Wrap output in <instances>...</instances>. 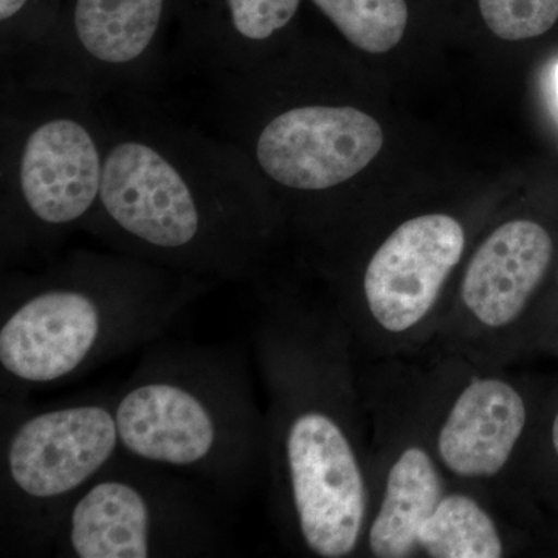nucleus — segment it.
Listing matches in <instances>:
<instances>
[{
    "instance_id": "1",
    "label": "nucleus",
    "mask_w": 558,
    "mask_h": 558,
    "mask_svg": "<svg viewBox=\"0 0 558 558\" xmlns=\"http://www.w3.org/2000/svg\"><path fill=\"white\" fill-rule=\"evenodd\" d=\"M354 343L337 312L270 301L255 329L266 389L270 506L290 548L317 558L362 556L373 508L368 410Z\"/></svg>"
},
{
    "instance_id": "2",
    "label": "nucleus",
    "mask_w": 558,
    "mask_h": 558,
    "mask_svg": "<svg viewBox=\"0 0 558 558\" xmlns=\"http://www.w3.org/2000/svg\"><path fill=\"white\" fill-rule=\"evenodd\" d=\"M105 124L100 202L83 230L110 250L208 282L255 278L271 219L240 150L157 117Z\"/></svg>"
},
{
    "instance_id": "3",
    "label": "nucleus",
    "mask_w": 558,
    "mask_h": 558,
    "mask_svg": "<svg viewBox=\"0 0 558 558\" xmlns=\"http://www.w3.org/2000/svg\"><path fill=\"white\" fill-rule=\"evenodd\" d=\"M207 288L116 250H75L43 269L3 274L2 388L78 379L156 340Z\"/></svg>"
},
{
    "instance_id": "4",
    "label": "nucleus",
    "mask_w": 558,
    "mask_h": 558,
    "mask_svg": "<svg viewBox=\"0 0 558 558\" xmlns=\"http://www.w3.org/2000/svg\"><path fill=\"white\" fill-rule=\"evenodd\" d=\"M113 399L128 457L197 476L229 498L264 470V414L230 349H153Z\"/></svg>"
},
{
    "instance_id": "5",
    "label": "nucleus",
    "mask_w": 558,
    "mask_h": 558,
    "mask_svg": "<svg viewBox=\"0 0 558 558\" xmlns=\"http://www.w3.org/2000/svg\"><path fill=\"white\" fill-rule=\"evenodd\" d=\"M3 113L2 263L83 230L100 202L106 124L95 100L22 87Z\"/></svg>"
},
{
    "instance_id": "6",
    "label": "nucleus",
    "mask_w": 558,
    "mask_h": 558,
    "mask_svg": "<svg viewBox=\"0 0 558 558\" xmlns=\"http://www.w3.org/2000/svg\"><path fill=\"white\" fill-rule=\"evenodd\" d=\"M121 453L113 396L13 413L3 407L2 553H51L72 502Z\"/></svg>"
},
{
    "instance_id": "7",
    "label": "nucleus",
    "mask_w": 558,
    "mask_h": 558,
    "mask_svg": "<svg viewBox=\"0 0 558 558\" xmlns=\"http://www.w3.org/2000/svg\"><path fill=\"white\" fill-rule=\"evenodd\" d=\"M222 529L199 488L121 453L72 502L51 553L65 558L216 556Z\"/></svg>"
},
{
    "instance_id": "8",
    "label": "nucleus",
    "mask_w": 558,
    "mask_h": 558,
    "mask_svg": "<svg viewBox=\"0 0 558 558\" xmlns=\"http://www.w3.org/2000/svg\"><path fill=\"white\" fill-rule=\"evenodd\" d=\"M468 250V231L446 213L414 216L371 253L337 314L354 348L377 357L417 354L435 339L449 282Z\"/></svg>"
},
{
    "instance_id": "9",
    "label": "nucleus",
    "mask_w": 558,
    "mask_h": 558,
    "mask_svg": "<svg viewBox=\"0 0 558 558\" xmlns=\"http://www.w3.org/2000/svg\"><path fill=\"white\" fill-rule=\"evenodd\" d=\"M433 349L410 366L429 444L453 486L508 508V484L531 429L527 392L506 366L470 362Z\"/></svg>"
},
{
    "instance_id": "10",
    "label": "nucleus",
    "mask_w": 558,
    "mask_h": 558,
    "mask_svg": "<svg viewBox=\"0 0 558 558\" xmlns=\"http://www.w3.org/2000/svg\"><path fill=\"white\" fill-rule=\"evenodd\" d=\"M178 0H61L16 61L22 87L97 100L156 65Z\"/></svg>"
},
{
    "instance_id": "11",
    "label": "nucleus",
    "mask_w": 558,
    "mask_h": 558,
    "mask_svg": "<svg viewBox=\"0 0 558 558\" xmlns=\"http://www.w3.org/2000/svg\"><path fill=\"white\" fill-rule=\"evenodd\" d=\"M407 365L362 380L373 428V508L362 556L417 557L418 532L451 483L429 444Z\"/></svg>"
},
{
    "instance_id": "12",
    "label": "nucleus",
    "mask_w": 558,
    "mask_h": 558,
    "mask_svg": "<svg viewBox=\"0 0 558 558\" xmlns=\"http://www.w3.org/2000/svg\"><path fill=\"white\" fill-rule=\"evenodd\" d=\"M240 150L263 182L296 193L339 189L368 168L384 132L354 106H292L260 121H216V134Z\"/></svg>"
},
{
    "instance_id": "13",
    "label": "nucleus",
    "mask_w": 558,
    "mask_h": 558,
    "mask_svg": "<svg viewBox=\"0 0 558 558\" xmlns=\"http://www.w3.org/2000/svg\"><path fill=\"white\" fill-rule=\"evenodd\" d=\"M303 0H178L190 47L208 70H248L260 46L299 16Z\"/></svg>"
},
{
    "instance_id": "14",
    "label": "nucleus",
    "mask_w": 558,
    "mask_h": 558,
    "mask_svg": "<svg viewBox=\"0 0 558 558\" xmlns=\"http://www.w3.org/2000/svg\"><path fill=\"white\" fill-rule=\"evenodd\" d=\"M510 542L501 505L451 484L418 532L417 557L501 558L509 556Z\"/></svg>"
},
{
    "instance_id": "15",
    "label": "nucleus",
    "mask_w": 558,
    "mask_h": 558,
    "mask_svg": "<svg viewBox=\"0 0 558 558\" xmlns=\"http://www.w3.org/2000/svg\"><path fill=\"white\" fill-rule=\"evenodd\" d=\"M352 46L385 53L403 39L411 21L410 0H311Z\"/></svg>"
},
{
    "instance_id": "16",
    "label": "nucleus",
    "mask_w": 558,
    "mask_h": 558,
    "mask_svg": "<svg viewBox=\"0 0 558 558\" xmlns=\"http://www.w3.org/2000/svg\"><path fill=\"white\" fill-rule=\"evenodd\" d=\"M492 35L502 40L539 38L558 24V0H475Z\"/></svg>"
},
{
    "instance_id": "17",
    "label": "nucleus",
    "mask_w": 558,
    "mask_h": 558,
    "mask_svg": "<svg viewBox=\"0 0 558 558\" xmlns=\"http://www.w3.org/2000/svg\"><path fill=\"white\" fill-rule=\"evenodd\" d=\"M61 0H0L2 53L13 60L49 27Z\"/></svg>"
},
{
    "instance_id": "18",
    "label": "nucleus",
    "mask_w": 558,
    "mask_h": 558,
    "mask_svg": "<svg viewBox=\"0 0 558 558\" xmlns=\"http://www.w3.org/2000/svg\"><path fill=\"white\" fill-rule=\"evenodd\" d=\"M549 447L554 458L558 462V409L554 413L553 421L549 425Z\"/></svg>"
},
{
    "instance_id": "19",
    "label": "nucleus",
    "mask_w": 558,
    "mask_h": 558,
    "mask_svg": "<svg viewBox=\"0 0 558 558\" xmlns=\"http://www.w3.org/2000/svg\"><path fill=\"white\" fill-rule=\"evenodd\" d=\"M556 84H557V94H558V68H557V72H556Z\"/></svg>"
}]
</instances>
